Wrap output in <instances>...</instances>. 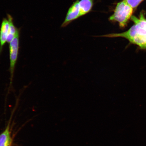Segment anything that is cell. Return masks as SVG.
<instances>
[{
    "mask_svg": "<svg viewBox=\"0 0 146 146\" xmlns=\"http://www.w3.org/2000/svg\"><path fill=\"white\" fill-rule=\"evenodd\" d=\"M131 20L134 25L126 31L119 33H111L97 36L109 38H125L132 44L137 45L140 49L146 50V19L143 13L139 18L132 16Z\"/></svg>",
    "mask_w": 146,
    "mask_h": 146,
    "instance_id": "cell-1",
    "label": "cell"
},
{
    "mask_svg": "<svg viewBox=\"0 0 146 146\" xmlns=\"http://www.w3.org/2000/svg\"><path fill=\"white\" fill-rule=\"evenodd\" d=\"M133 13V8L123 0L117 5L113 14L109 17V20L111 21L117 22L120 27L124 28L132 17Z\"/></svg>",
    "mask_w": 146,
    "mask_h": 146,
    "instance_id": "cell-2",
    "label": "cell"
},
{
    "mask_svg": "<svg viewBox=\"0 0 146 146\" xmlns=\"http://www.w3.org/2000/svg\"><path fill=\"white\" fill-rule=\"evenodd\" d=\"M19 30L18 31L13 39L9 43L10 52V71L11 82L13 77L15 68L17 62L19 49Z\"/></svg>",
    "mask_w": 146,
    "mask_h": 146,
    "instance_id": "cell-3",
    "label": "cell"
},
{
    "mask_svg": "<svg viewBox=\"0 0 146 146\" xmlns=\"http://www.w3.org/2000/svg\"><path fill=\"white\" fill-rule=\"evenodd\" d=\"M79 1L77 0L74 2L69 8L62 27L67 26L73 21L81 17Z\"/></svg>",
    "mask_w": 146,
    "mask_h": 146,
    "instance_id": "cell-4",
    "label": "cell"
},
{
    "mask_svg": "<svg viewBox=\"0 0 146 146\" xmlns=\"http://www.w3.org/2000/svg\"><path fill=\"white\" fill-rule=\"evenodd\" d=\"M10 27V23L8 18H3L0 29V52L3 47L7 42V38Z\"/></svg>",
    "mask_w": 146,
    "mask_h": 146,
    "instance_id": "cell-5",
    "label": "cell"
},
{
    "mask_svg": "<svg viewBox=\"0 0 146 146\" xmlns=\"http://www.w3.org/2000/svg\"><path fill=\"white\" fill-rule=\"evenodd\" d=\"M12 142L9 125L0 134V146H11Z\"/></svg>",
    "mask_w": 146,
    "mask_h": 146,
    "instance_id": "cell-6",
    "label": "cell"
},
{
    "mask_svg": "<svg viewBox=\"0 0 146 146\" xmlns=\"http://www.w3.org/2000/svg\"><path fill=\"white\" fill-rule=\"evenodd\" d=\"M94 3V0H80L79 1L81 17L90 11Z\"/></svg>",
    "mask_w": 146,
    "mask_h": 146,
    "instance_id": "cell-7",
    "label": "cell"
},
{
    "mask_svg": "<svg viewBox=\"0 0 146 146\" xmlns=\"http://www.w3.org/2000/svg\"><path fill=\"white\" fill-rule=\"evenodd\" d=\"M7 18H8L10 23V27H9L8 34L7 38V42L10 43L13 39L16 33L19 30L15 26L13 23V18L12 16L8 14H7Z\"/></svg>",
    "mask_w": 146,
    "mask_h": 146,
    "instance_id": "cell-8",
    "label": "cell"
},
{
    "mask_svg": "<svg viewBox=\"0 0 146 146\" xmlns=\"http://www.w3.org/2000/svg\"><path fill=\"white\" fill-rule=\"evenodd\" d=\"M132 8H135L143 0H124Z\"/></svg>",
    "mask_w": 146,
    "mask_h": 146,
    "instance_id": "cell-9",
    "label": "cell"
}]
</instances>
